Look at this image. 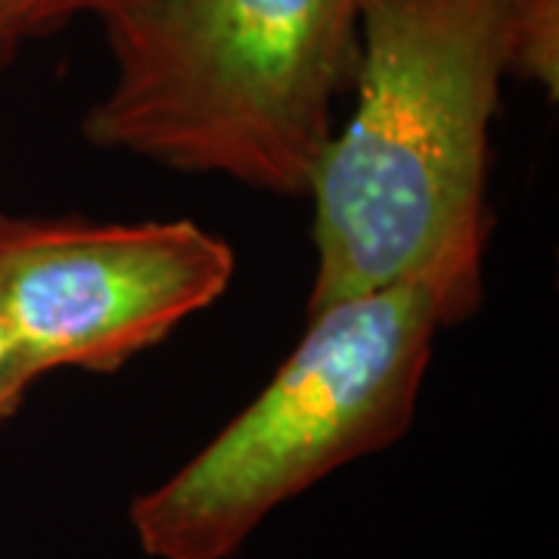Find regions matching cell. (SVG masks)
Returning a JSON list of instances; mask_svg holds the SVG:
<instances>
[{"instance_id":"obj_1","label":"cell","mask_w":559,"mask_h":559,"mask_svg":"<svg viewBox=\"0 0 559 559\" xmlns=\"http://www.w3.org/2000/svg\"><path fill=\"white\" fill-rule=\"evenodd\" d=\"M507 0H360L352 112L318 162L308 311L485 259Z\"/></svg>"},{"instance_id":"obj_2","label":"cell","mask_w":559,"mask_h":559,"mask_svg":"<svg viewBox=\"0 0 559 559\" xmlns=\"http://www.w3.org/2000/svg\"><path fill=\"white\" fill-rule=\"evenodd\" d=\"M100 22L112 79L81 119L91 146L308 197L358 72L360 0H131Z\"/></svg>"},{"instance_id":"obj_3","label":"cell","mask_w":559,"mask_h":559,"mask_svg":"<svg viewBox=\"0 0 559 559\" xmlns=\"http://www.w3.org/2000/svg\"><path fill=\"white\" fill-rule=\"evenodd\" d=\"M485 259H448L308 311L277 373L175 476L128 510L150 559H230L286 500L392 448L417 417L444 326L473 318Z\"/></svg>"},{"instance_id":"obj_4","label":"cell","mask_w":559,"mask_h":559,"mask_svg":"<svg viewBox=\"0 0 559 559\" xmlns=\"http://www.w3.org/2000/svg\"><path fill=\"white\" fill-rule=\"evenodd\" d=\"M237 255L197 221L0 212V305L35 380L116 373L230 289Z\"/></svg>"},{"instance_id":"obj_5","label":"cell","mask_w":559,"mask_h":559,"mask_svg":"<svg viewBox=\"0 0 559 559\" xmlns=\"http://www.w3.org/2000/svg\"><path fill=\"white\" fill-rule=\"evenodd\" d=\"M507 79L559 94V0H507Z\"/></svg>"},{"instance_id":"obj_6","label":"cell","mask_w":559,"mask_h":559,"mask_svg":"<svg viewBox=\"0 0 559 559\" xmlns=\"http://www.w3.org/2000/svg\"><path fill=\"white\" fill-rule=\"evenodd\" d=\"M131 0H0V32L13 40L50 38L81 16H97L119 10Z\"/></svg>"},{"instance_id":"obj_7","label":"cell","mask_w":559,"mask_h":559,"mask_svg":"<svg viewBox=\"0 0 559 559\" xmlns=\"http://www.w3.org/2000/svg\"><path fill=\"white\" fill-rule=\"evenodd\" d=\"M35 373L25 367L16 340L10 333V323L0 305V419L13 417L20 411L28 392L35 389Z\"/></svg>"},{"instance_id":"obj_8","label":"cell","mask_w":559,"mask_h":559,"mask_svg":"<svg viewBox=\"0 0 559 559\" xmlns=\"http://www.w3.org/2000/svg\"><path fill=\"white\" fill-rule=\"evenodd\" d=\"M20 47H22L20 40H13L10 35H3V32H0V79H3V72L13 66V60L20 57Z\"/></svg>"}]
</instances>
